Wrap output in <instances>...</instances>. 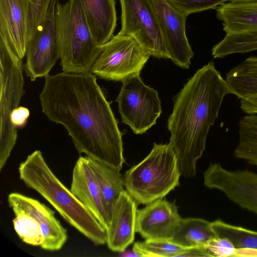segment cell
<instances>
[{
  "instance_id": "obj_1",
  "label": "cell",
  "mask_w": 257,
  "mask_h": 257,
  "mask_svg": "<svg viewBox=\"0 0 257 257\" xmlns=\"http://www.w3.org/2000/svg\"><path fill=\"white\" fill-rule=\"evenodd\" d=\"M39 99L42 112L65 128L79 154L121 169L122 133L95 75H48Z\"/></svg>"
},
{
  "instance_id": "obj_2",
  "label": "cell",
  "mask_w": 257,
  "mask_h": 257,
  "mask_svg": "<svg viewBox=\"0 0 257 257\" xmlns=\"http://www.w3.org/2000/svg\"><path fill=\"white\" fill-rule=\"evenodd\" d=\"M230 94L225 81L209 62L199 69L176 95L168 121L169 144L181 174L196 175V164L205 150L209 131L218 118L224 97Z\"/></svg>"
},
{
  "instance_id": "obj_3",
  "label": "cell",
  "mask_w": 257,
  "mask_h": 257,
  "mask_svg": "<svg viewBox=\"0 0 257 257\" xmlns=\"http://www.w3.org/2000/svg\"><path fill=\"white\" fill-rule=\"evenodd\" d=\"M19 173L27 187L39 193L68 223L94 244L106 243L105 228L55 175L40 151H35L20 164Z\"/></svg>"
},
{
  "instance_id": "obj_4",
  "label": "cell",
  "mask_w": 257,
  "mask_h": 257,
  "mask_svg": "<svg viewBox=\"0 0 257 257\" xmlns=\"http://www.w3.org/2000/svg\"><path fill=\"white\" fill-rule=\"evenodd\" d=\"M57 41L63 72H91L102 50L95 42L79 0L57 3L55 11Z\"/></svg>"
},
{
  "instance_id": "obj_5",
  "label": "cell",
  "mask_w": 257,
  "mask_h": 257,
  "mask_svg": "<svg viewBox=\"0 0 257 257\" xmlns=\"http://www.w3.org/2000/svg\"><path fill=\"white\" fill-rule=\"evenodd\" d=\"M180 176L170 145L155 143L150 154L126 171L124 185L137 203L147 204L163 198L179 186Z\"/></svg>"
},
{
  "instance_id": "obj_6",
  "label": "cell",
  "mask_w": 257,
  "mask_h": 257,
  "mask_svg": "<svg viewBox=\"0 0 257 257\" xmlns=\"http://www.w3.org/2000/svg\"><path fill=\"white\" fill-rule=\"evenodd\" d=\"M23 70L22 59L0 38V171L16 143L17 128L11 115L25 93Z\"/></svg>"
},
{
  "instance_id": "obj_7",
  "label": "cell",
  "mask_w": 257,
  "mask_h": 257,
  "mask_svg": "<svg viewBox=\"0 0 257 257\" xmlns=\"http://www.w3.org/2000/svg\"><path fill=\"white\" fill-rule=\"evenodd\" d=\"M150 56L133 37L117 34L102 46L91 72L101 79L122 82L140 74Z\"/></svg>"
},
{
  "instance_id": "obj_8",
  "label": "cell",
  "mask_w": 257,
  "mask_h": 257,
  "mask_svg": "<svg viewBox=\"0 0 257 257\" xmlns=\"http://www.w3.org/2000/svg\"><path fill=\"white\" fill-rule=\"evenodd\" d=\"M116 101L122 122L136 135L146 133L155 124L162 112L157 91L146 85L139 74L122 81Z\"/></svg>"
},
{
  "instance_id": "obj_9",
  "label": "cell",
  "mask_w": 257,
  "mask_h": 257,
  "mask_svg": "<svg viewBox=\"0 0 257 257\" xmlns=\"http://www.w3.org/2000/svg\"><path fill=\"white\" fill-rule=\"evenodd\" d=\"M119 1L121 27L118 34L133 37L150 56L170 59L151 1Z\"/></svg>"
},
{
  "instance_id": "obj_10",
  "label": "cell",
  "mask_w": 257,
  "mask_h": 257,
  "mask_svg": "<svg viewBox=\"0 0 257 257\" xmlns=\"http://www.w3.org/2000/svg\"><path fill=\"white\" fill-rule=\"evenodd\" d=\"M204 184L222 192L230 201L257 215V173L229 170L211 163L204 172Z\"/></svg>"
},
{
  "instance_id": "obj_11",
  "label": "cell",
  "mask_w": 257,
  "mask_h": 257,
  "mask_svg": "<svg viewBox=\"0 0 257 257\" xmlns=\"http://www.w3.org/2000/svg\"><path fill=\"white\" fill-rule=\"evenodd\" d=\"M163 33L170 59L180 67L188 69L193 52L186 34L187 17L166 0H150Z\"/></svg>"
},
{
  "instance_id": "obj_12",
  "label": "cell",
  "mask_w": 257,
  "mask_h": 257,
  "mask_svg": "<svg viewBox=\"0 0 257 257\" xmlns=\"http://www.w3.org/2000/svg\"><path fill=\"white\" fill-rule=\"evenodd\" d=\"M57 3L53 1L43 29L27 46L24 69L31 81L49 75L59 59L55 22Z\"/></svg>"
},
{
  "instance_id": "obj_13",
  "label": "cell",
  "mask_w": 257,
  "mask_h": 257,
  "mask_svg": "<svg viewBox=\"0 0 257 257\" xmlns=\"http://www.w3.org/2000/svg\"><path fill=\"white\" fill-rule=\"evenodd\" d=\"M8 200L15 214L25 213L40 223L44 238L42 248L56 251L63 247L68 238L67 230L55 217L53 211L37 200L19 193H10Z\"/></svg>"
},
{
  "instance_id": "obj_14",
  "label": "cell",
  "mask_w": 257,
  "mask_h": 257,
  "mask_svg": "<svg viewBox=\"0 0 257 257\" xmlns=\"http://www.w3.org/2000/svg\"><path fill=\"white\" fill-rule=\"evenodd\" d=\"M137 210L136 231L146 239H171L182 219L174 203L159 199Z\"/></svg>"
},
{
  "instance_id": "obj_15",
  "label": "cell",
  "mask_w": 257,
  "mask_h": 257,
  "mask_svg": "<svg viewBox=\"0 0 257 257\" xmlns=\"http://www.w3.org/2000/svg\"><path fill=\"white\" fill-rule=\"evenodd\" d=\"M70 190L106 230L109 222L106 204L86 156L79 157L75 164Z\"/></svg>"
},
{
  "instance_id": "obj_16",
  "label": "cell",
  "mask_w": 257,
  "mask_h": 257,
  "mask_svg": "<svg viewBox=\"0 0 257 257\" xmlns=\"http://www.w3.org/2000/svg\"><path fill=\"white\" fill-rule=\"evenodd\" d=\"M0 38L22 59L28 41L27 0H0Z\"/></svg>"
},
{
  "instance_id": "obj_17",
  "label": "cell",
  "mask_w": 257,
  "mask_h": 257,
  "mask_svg": "<svg viewBox=\"0 0 257 257\" xmlns=\"http://www.w3.org/2000/svg\"><path fill=\"white\" fill-rule=\"evenodd\" d=\"M137 204L126 190L120 195L106 230V243L111 250L121 252L134 241Z\"/></svg>"
},
{
  "instance_id": "obj_18",
  "label": "cell",
  "mask_w": 257,
  "mask_h": 257,
  "mask_svg": "<svg viewBox=\"0 0 257 257\" xmlns=\"http://www.w3.org/2000/svg\"><path fill=\"white\" fill-rule=\"evenodd\" d=\"M92 36L101 46L113 37L116 26L115 0H79Z\"/></svg>"
},
{
  "instance_id": "obj_19",
  "label": "cell",
  "mask_w": 257,
  "mask_h": 257,
  "mask_svg": "<svg viewBox=\"0 0 257 257\" xmlns=\"http://www.w3.org/2000/svg\"><path fill=\"white\" fill-rule=\"evenodd\" d=\"M215 10L226 34L257 31V2H226Z\"/></svg>"
},
{
  "instance_id": "obj_20",
  "label": "cell",
  "mask_w": 257,
  "mask_h": 257,
  "mask_svg": "<svg viewBox=\"0 0 257 257\" xmlns=\"http://www.w3.org/2000/svg\"><path fill=\"white\" fill-rule=\"evenodd\" d=\"M87 158L102 192L110 222L115 204L125 190L123 177L115 168L89 157Z\"/></svg>"
},
{
  "instance_id": "obj_21",
  "label": "cell",
  "mask_w": 257,
  "mask_h": 257,
  "mask_svg": "<svg viewBox=\"0 0 257 257\" xmlns=\"http://www.w3.org/2000/svg\"><path fill=\"white\" fill-rule=\"evenodd\" d=\"M225 80L230 94L240 99L257 96V57L250 56L234 67Z\"/></svg>"
},
{
  "instance_id": "obj_22",
  "label": "cell",
  "mask_w": 257,
  "mask_h": 257,
  "mask_svg": "<svg viewBox=\"0 0 257 257\" xmlns=\"http://www.w3.org/2000/svg\"><path fill=\"white\" fill-rule=\"evenodd\" d=\"M217 236L211 222L198 218H182L171 240L185 248L205 246Z\"/></svg>"
},
{
  "instance_id": "obj_23",
  "label": "cell",
  "mask_w": 257,
  "mask_h": 257,
  "mask_svg": "<svg viewBox=\"0 0 257 257\" xmlns=\"http://www.w3.org/2000/svg\"><path fill=\"white\" fill-rule=\"evenodd\" d=\"M239 141L234 155L257 167V114H247L238 122Z\"/></svg>"
},
{
  "instance_id": "obj_24",
  "label": "cell",
  "mask_w": 257,
  "mask_h": 257,
  "mask_svg": "<svg viewBox=\"0 0 257 257\" xmlns=\"http://www.w3.org/2000/svg\"><path fill=\"white\" fill-rule=\"evenodd\" d=\"M211 226L217 236L228 238L236 248L257 249V231L219 219L211 222Z\"/></svg>"
},
{
  "instance_id": "obj_25",
  "label": "cell",
  "mask_w": 257,
  "mask_h": 257,
  "mask_svg": "<svg viewBox=\"0 0 257 257\" xmlns=\"http://www.w3.org/2000/svg\"><path fill=\"white\" fill-rule=\"evenodd\" d=\"M188 248H185L170 239H146L135 243L133 250L140 256H180Z\"/></svg>"
},
{
  "instance_id": "obj_26",
  "label": "cell",
  "mask_w": 257,
  "mask_h": 257,
  "mask_svg": "<svg viewBox=\"0 0 257 257\" xmlns=\"http://www.w3.org/2000/svg\"><path fill=\"white\" fill-rule=\"evenodd\" d=\"M15 215L13 223L20 238L27 244L41 246L44 238L40 223L25 213L20 212Z\"/></svg>"
},
{
  "instance_id": "obj_27",
  "label": "cell",
  "mask_w": 257,
  "mask_h": 257,
  "mask_svg": "<svg viewBox=\"0 0 257 257\" xmlns=\"http://www.w3.org/2000/svg\"><path fill=\"white\" fill-rule=\"evenodd\" d=\"M54 1L27 0L28 5L27 45L43 29Z\"/></svg>"
},
{
  "instance_id": "obj_28",
  "label": "cell",
  "mask_w": 257,
  "mask_h": 257,
  "mask_svg": "<svg viewBox=\"0 0 257 257\" xmlns=\"http://www.w3.org/2000/svg\"><path fill=\"white\" fill-rule=\"evenodd\" d=\"M177 11L187 17L203 11L216 9L226 3L225 0H166Z\"/></svg>"
},
{
  "instance_id": "obj_29",
  "label": "cell",
  "mask_w": 257,
  "mask_h": 257,
  "mask_svg": "<svg viewBox=\"0 0 257 257\" xmlns=\"http://www.w3.org/2000/svg\"><path fill=\"white\" fill-rule=\"evenodd\" d=\"M212 256H235L237 249L227 238L217 236L209 240L205 245Z\"/></svg>"
},
{
  "instance_id": "obj_30",
  "label": "cell",
  "mask_w": 257,
  "mask_h": 257,
  "mask_svg": "<svg viewBox=\"0 0 257 257\" xmlns=\"http://www.w3.org/2000/svg\"><path fill=\"white\" fill-rule=\"evenodd\" d=\"M29 116V109L24 106H19L12 111L11 121L15 127H22L26 124Z\"/></svg>"
},
{
  "instance_id": "obj_31",
  "label": "cell",
  "mask_w": 257,
  "mask_h": 257,
  "mask_svg": "<svg viewBox=\"0 0 257 257\" xmlns=\"http://www.w3.org/2000/svg\"><path fill=\"white\" fill-rule=\"evenodd\" d=\"M240 107L247 114H257V96L240 99Z\"/></svg>"
},
{
  "instance_id": "obj_32",
  "label": "cell",
  "mask_w": 257,
  "mask_h": 257,
  "mask_svg": "<svg viewBox=\"0 0 257 257\" xmlns=\"http://www.w3.org/2000/svg\"><path fill=\"white\" fill-rule=\"evenodd\" d=\"M180 256H212L206 246H197L188 248Z\"/></svg>"
},
{
  "instance_id": "obj_33",
  "label": "cell",
  "mask_w": 257,
  "mask_h": 257,
  "mask_svg": "<svg viewBox=\"0 0 257 257\" xmlns=\"http://www.w3.org/2000/svg\"><path fill=\"white\" fill-rule=\"evenodd\" d=\"M122 253V256H140V254L134 251L133 250L131 251H126L124 252V251L121 252Z\"/></svg>"
},
{
  "instance_id": "obj_34",
  "label": "cell",
  "mask_w": 257,
  "mask_h": 257,
  "mask_svg": "<svg viewBox=\"0 0 257 257\" xmlns=\"http://www.w3.org/2000/svg\"><path fill=\"white\" fill-rule=\"evenodd\" d=\"M226 2H257V0H225Z\"/></svg>"
}]
</instances>
